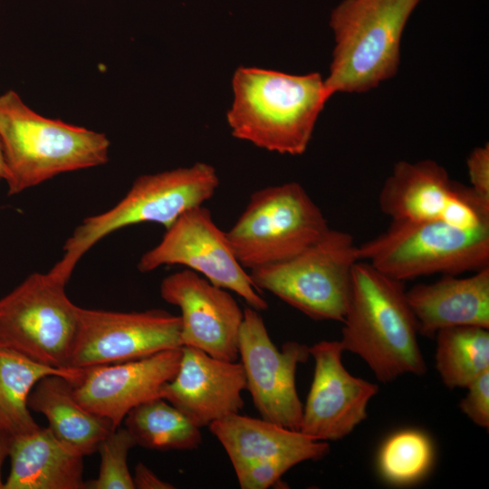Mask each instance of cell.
Here are the masks:
<instances>
[{
    "label": "cell",
    "instance_id": "obj_6",
    "mask_svg": "<svg viewBox=\"0 0 489 489\" xmlns=\"http://www.w3.org/2000/svg\"><path fill=\"white\" fill-rule=\"evenodd\" d=\"M358 255L400 282L476 272L489 266V225L464 228L443 220L391 221L385 232L358 245Z\"/></svg>",
    "mask_w": 489,
    "mask_h": 489
},
{
    "label": "cell",
    "instance_id": "obj_15",
    "mask_svg": "<svg viewBox=\"0 0 489 489\" xmlns=\"http://www.w3.org/2000/svg\"><path fill=\"white\" fill-rule=\"evenodd\" d=\"M160 295L181 311L182 346L224 360H238L244 311L228 290L186 269L162 280Z\"/></svg>",
    "mask_w": 489,
    "mask_h": 489
},
{
    "label": "cell",
    "instance_id": "obj_3",
    "mask_svg": "<svg viewBox=\"0 0 489 489\" xmlns=\"http://www.w3.org/2000/svg\"><path fill=\"white\" fill-rule=\"evenodd\" d=\"M0 141L9 196L106 164L110 144L104 133L37 113L13 90L0 95Z\"/></svg>",
    "mask_w": 489,
    "mask_h": 489
},
{
    "label": "cell",
    "instance_id": "obj_16",
    "mask_svg": "<svg viewBox=\"0 0 489 489\" xmlns=\"http://www.w3.org/2000/svg\"><path fill=\"white\" fill-rule=\"evenodd\" d=\"M181 355L182 347L139 360L83 368L72 382L73 394L81 405L117 428L133 408L160 398L162 388L178 370Z\"/></svg>",
    "mask_w": 489,
    "mask_h": 489
},
{
    "label": "cell",
    "instance_id": "obj_21",
    "mask_svg": "<svg viewBox=\"0 0 489 489\" xmlns=\"http://www.w3.org/2000/svg\"><path fill=\"white\" fill-rule=\"evenodd\" d=\"M27 405L43 414L53 436L69 448L86 456L112 430V423L88 410L76 399L72 382L59 375L41 379L33 388Z\"/></svg>",
    "mask_w": 489,
    "mask_h": 489
},
{
    "label": "cell",
    "instance_id": "obj_4",
    "mask_svg": "<svg viewBox=\"0 0 489 489\" xmlns=\"http://www.w3.org/2000/svg\"><path fill=\"white\" fill-rule=\"evenodd\" d=\"M422 0H342L330 26L335 46L329 92L363 93L394 77L406 25Z\"/></svg>",
    "mask_w": 489,
    "mask_h": 489
},
{
    "label": "cell",
    "instance_id": "obj_13",
    "mask_svg": "<svg viewBox=\"0 0 489 489\" xmlns=\"http://www.w3.org/2000/svg\"><path fill=\"white\" fill-rule=\"evenodd\" d=\"M238 350L246 389L262 418L300 431L302 403L296 388V370L310 357L309 347L289 340L279 350L272 341L259 312L244 311Z\"/></svg>",
    "mask_w": 489,
    "mask_h": 489
},
{
    "label": "cell",
    "instance_id": "obj_12",
    "mask_svg": "<svg viewBox=\"0 0 489 489\" xmlns=\"http://www.w3.org/2000/svg\"><path fill=\"white\" fill-rule=\"evenodd\" d=\"M379 203L391 221L443 220L464 228L489 225V201L452 180L446 169L431 159L396 163Z\"/></svg>",
    "mask_w": 489,
    "mask_h": 489
},
{
    "label": "cell",
    "instance_id": "obj_1",
    "mask_svg": "<svg viewBox=\"0 0 489 489\" xmlns=\"http://www.w3.org/2000/svg\"><path fill=\"white\" fill-rule=\"evenodd\" d=\"M234 100L226 114L232 135L272 152H305L317 120L332 96L319 72L289 74L239 67L232 79Z\"/></svg>",
    "mask_w": 489,
    "mask_h": 489
},
{
    "label": "cell",
    "instance_id": "obj_22",
    "mask_svg": "<svg viewBox=\"0 0 489 489\" xmlns=\"http://www.w3.org/2000/svg\"><path fill=\"white\" fill-rule=\"evenodd\" d=\"M82 369H60L39 363L14 350L0 347V428L12 437L36 432L27 405L35 384L49 375H59L75 381Z\"/></svg>",
    "mask_w": 489,
    "mask_h": 489
},
{
    "label": "cell",
    "instance_id": "obj_20",
    "mask_svg": "<svg viewBox=\"0 0 489 489\" xmlns=\"http://www.w3.org/2000/svg\"><path fill=\"white\" fill-rule=\"evenodd\" d=\"M9 457L4 489H85L84 456L60 442L48 427L13 437Z\"/></svg>",
    "mask_w": 489,
    "mask_h": 489
},
{
    "label": "cell",
    "instance_id": "obj_19",
    "mask_svg": "<svg viewBox=\"0 0 489 489\" xmlns=\"http://www.w3.org/2000/svg\"><path fill=\"white\" fill-rule=\"evenodd\" d=\"M406 297L424 336L461 325L489 329V266L468 277L445 275L433 283L417 284Z\"/></svg>",
    "mask_w": 489,
    "mask_h": 489
},
{
    "label": "cell",
    "instance_id": "obj_17",
    "mask_svg": "<svg viewBox=\"0 0 489 489\" xmlns=\"http://www.w3.org/2000/svg\"><path fill=\"white\" fill-rule=\"evenodd\" d=\"M244 389L246 380L241 362L220 360L201 350L182 346L178 370L162 388L160 398L201 428L240 413Z\"/></svg>",
    "mask_w": 489,
    "mask_h": 489
},
{
    "label": "cell",
    "instance_id": "obj_14",
    "mask_svg": "<svg viewBox=\"0 0 489 489\" xmlns=\"http://www.w3.org/2000/svg\"><path fill=\"white\" fill-rule=\"evenodd\" d=\"M309 351L315 367L300 431L320 441L340 440L366 419L368 404L379 386L345 369L340 340L316 342Z\"/></svg>",
    "mask_w": 489,
    "mask_h": 489
},
{
    "label": "cell",
    "instance_id": "obj_27",
    "mask_svg": "<svg viewBox=\"0 0 489 489\" xmlns=\"http://www.w3.org/2000/svg\"><path fill=\"white\" fill-rule=\"evenodd\" d=\"M294 465L289 460L273 459L249 463L235 469V473L242 489H266L279 483Z\"/></svg>",
    "mask_w": 489,
    "mask_h": 489
},
{
    "label": "cell",
    "instance_id": "obj_10",
    "mask_svg": "<svg viewBox=\"0 0 489 489\" xmlns=\"http://www.w3.org/2000/svg\"><path fill=\"white\" fill-rule=\"evenodd\" d=\"M171 264L202 274L213 284L234 292L258 312L268 308L236 259L225 232L203 206L187 211L166 228L161 241L140 257L138 269L148 273Z\"/></svg>",
    "mask_w": 489,
    "mask_h": 489
},
{
    "label": "cell",
    "instance_id": "obj_7",
    "mask_svg": "<svg viewBox=\"0 0 489 489\" xmlns=\"http://www.w3.org/2000/svg\"><path fill=\"white\" fill-rule=\"evenodd\" d=\"M358 261L352 235L329 228L297 255L252 269L249 276L259 292L273 293L313 320L342 322Z\"/></svg>",
    "mask_w": 489,
    "mask_h": 489
},
{
    "label": "cell",
    "instance_id": "obj_30",
    "mask_svg": "<svg viewBox=\"0 0 489 489\" xmlns=\"http://www.w3.org/2000/svg\"><path fill=\"white\" fill-rule=\"evenodd\" d=\"M134 489H172L175 486L153 473L145 464L139 462L132 475Z\"/></svg>",
    "mask_w": 489,
    "mask_h": 489
},
{
    "label": "cell",
    "instance_id": "obj_29",
    "mask_svg": "<svg viewBox=\"0 0 489 489\" xmlns=\"http://www.w3.org/2000/svg\"><path fill=\"white\" fill-rule=\"evenodd\" d=\"M472 189L489 201V144L472 150L466 160Z\"/></svg>",
    "mask_w": 489,
    "mask_h": 489
},
{
    "label": "cell",
    "instance_id": "obj_25",
    "mask_svg": "<svg viewBox=\"0 0 489 489\" xmlns=\"http://www.w3.org/2000/svg\"><path fill=\"white\" fill-rule=\"evenodd\" d=\"M434 461V446L421 430L407 428L389 436L379 452L378 467L383 479L408 485L423 478Z\"/></svg>",
    "mask_w": 489,
    "mask_h": 489
},
{
    "label": "cell",
    "instance_id": "obj_18",
    "mask_svg": "<svg viewBox=\"0 0 489 489\" xmlns=\"http://www.w3.org/2000/svg\"><path fill=\"white\" fill-rule=\"evenodd\" d=\"M209 430L225 448L234 469L253 462L284 459L298 465L319 460L330 452L328 442L264 418L239 413L216 420Z\"/></svg>",
    "mask_w": 489,
    "mask_h": 489
},
{
    "label": "cell",
    "instance_id": "obj_26",
    "mask_svg": "<svg viewBox=\"0 0 489 489\" xmlns=\"http://www.w3.org/2000/svg\"><path fill=\"white\" fill-rule=\"evenodd\" d=\"M135 446L137 444L126 427L120 426L112 430L99 444V475L85 482V489H134L128 455Z\"/></svg>",
    "mask_w": 489,
    "mask_h": 489
},
{
    "label": "cell",
    "instance_id": "obj_2",
    "mask_svg": "<svg viewBox=\"0 0 489 489\" xmlns=\"http://www.w3.org/2000/svg\"><path fill=\"white\" fill-rule=\"evenodd\" d=\"M340 340L343 351L360 357L383 383L424 375L425 360L417 341V323L403 282L366 261L352 270L349 307Z\"/></svg>",
    "mask_w": 489,
    "mask_h": 489
},
{
    "label": "cell",
    "instance_id": "obj_28",
    "mask_svg": "<svg viewBox=\"0 0 489 489\" xmlns=\"http://www.w3.org/2000/svg\"><path fill=\"white\" fill-rule=\"evenodd\" d=\"M466 396L459 408L476 426L489 427V370L481 374L467 387Z\"/></svg>",
    "mask_w": 489,
    "mask_h": 489
},
{
    "label": "cell",
    "instance_id": "obj_32",
    "mask_svg": "<svg viewBox=\"0 0 489 489\" xmlns=\"http://www.w3.org/2000/svg\"><path fill=\"white\" fill-rule=\"evenodd\" d=\"M0 178L6 180L7 179V169L4 159L1 141H0Z\"/></svg>",
    "mask_w": 489,
    "mask_h": 489
},
{
    "label": "cell",
    "instance_id": "obj_11",
    "mask_svg": "<svg viewBox=\"0 0 489 489\" xmlns=\"http://www.w3.org/2000/svg\"><path fill=\"white\" fill-rule=\"evenodd\" d=\"M180 347V316L160 309L123 312L78 307L69 367L126 362Z\"/></svg>",
    "mask_w": 489,
    "mask_h": 489
},
{
    "label": "cell",
    "instance_id": "obj_23",
    "mask_svg": "<svg viewBox=\"0 0 489 489\" xmlns=\"http://www.w3.org/2000/svg\"><path fill=\"white\" fill-rule=\"evenodd\" d=\"M124 424L137 446L147 449L195 450L203 441L200 427L162 398L133 408Z\"/></svg>",
    "mask_w": 489,
    "mask_h": 489
},
{
    "label": "cell",
    "instance_id": "obj_5",
    "mask_svg": "<svg viewBox=\"0 0 489 489\" xmlns=\"http://www.w3.org/2000/svg\"><path fill=\"white\" fill-rule=\"evenodd\" d=\"M218 186L216 170L203 162L139 176L117 205L86 217L75 228L62 246V258L49 272L67 283L80 259L108 235L140 223L168 228L187 211L203 206Z\"/></svg>",
    "mask_w": 489,
    "mask_h": 489
},
{
    "label": "cell",
    "instance_id": "obj_9",
    "mask_svg": "<svg viewBox=\"0 0 489 489\" xmlns=\"http://www.w3.org/2000/svg\"><path fill=\"white\" fill-rule=\"evenodd\" d=\"M67 283L34 273L0 299V347L47 366L68 369L78 307L65 293Z\"/></svg>",
    "mask_w": 489,
    "mask_h": 489
},
{
    "label": "cell",
    "instance_id": "obj_31",
    "mask_svg": "<svg viewBox=\"0 0 489 489\" xmlns=\"http://www.w3.org/2000/svg\"><path fill=\"white\" fill-rule=\"evenodd\" d=\"M12 436L0 428V489H4L1 469L5 459L9 456Z\"/></svg>",
    "mask_w": 489,
    "mask_h": 489
},
{
    "label": "cell",
    "instance_id": "obj_24",
    "mask_svg": "<svg viewBox=\"0 0 489 489\" xmlns=\"http://www.w3.org/2000/svg\"><path fill=\"white\" fill-rule=\"evenodd\" d=\"M436 369L448 388H466L489 370L488 329L461 325L436 333Z\"/></svg>",
    "mask_w": 489,
    "mask_h": 489
},
{
    "label": "cell",
    "instance_id": "obj_8",
    "mask_svg": "<svg viewBox=\"0 0 489 489\" xmlns=\"http://www.w3.org/2000/svg\"><path fill=\"white\" fill-rule=\"evenodd\" d=\"M329 228L302 186L289 182L254 192L225 234L240 264L252 270L297 255Z\"/></svg>",
    "mask_w": 489,
    "mask_h": 489
}]
</instances>
